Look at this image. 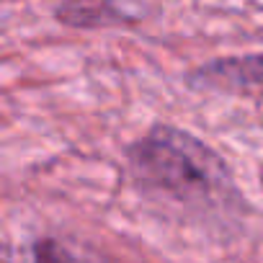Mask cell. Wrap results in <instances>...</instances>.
Instances as JSON below:
<instances>
[{"label":"cell","instance_id":"obj_1","mask_svg":"<svg viewBox=\"0 0 263 263\" xmlns=\"http://www.w3.org/2000/svg\"><path fill=\"white\" fill-rule=\"evenodd\" d=\"M135 181L153 196L189 212H224L237 201L227 163L196 135L173 124H155L129 147Z\"/></svg>","mask_w":263,"mask_h":263},{"label":"cell","instance_id":"obj_2","mask_svg":"<svg viewBox=\"0 0 263 263\" xmlns=\"http://www.w3.org/2000/svg\"><path fill=\"white\" fill-rule=\"evenodd\" d=\"M189 80H191V85H206V88H255V85H263V52L206 62V65L196 67L189 75Z\"/></svg>","mask_w":263,"mask_h":263},{"label":"cell","instance_id":"obj_3","mask_svg":"<svg viewBox=\"0 0 263 263\" xmlns=\"http://www.w3.org/2000/svg\"><path fill=\"white\" fill-rule=\"evenodd\" d=\"M60 24L67 26H106V24H121L126 16L116 6H60L57 11Z\"/></svg>","mask_w":263,"mask_h":263},{"label":"cell","instance_id":"obj_4","mask_svg":"<svg viewBox=\"0 0 263 263\" xmlns=\"http://www.w3.org/2000/svg\"><path fill=\"white\" fill-rule=\"evenodd\" d=\"M34 263H62V255L52 240H42L34 248Z\"/></svg>","mask_w":263,"mask_h":263}]
</instances>
